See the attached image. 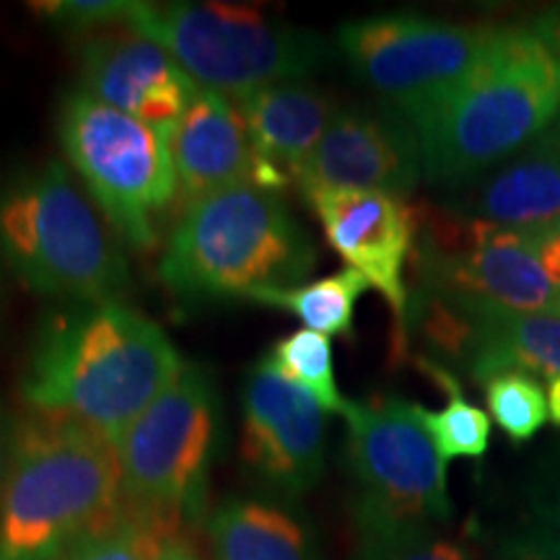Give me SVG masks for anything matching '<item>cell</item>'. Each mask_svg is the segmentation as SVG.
<instances>
[{
	"instance_id": "cell-1",
	"label": "cell",
	"mask_w": 560,
	"mask_h": 560,
	"mask_svg": "<svg viewBox=\"0 0 560 560\" xmlns=\"http://www.w3.org/2000/svg\"><path fill=\"white\" fill-rule=\"evenodd\" d=\"M182 366L166 332L122 301H60L32 335L21 400L115 446Z\"/></svg>"
},
{
	"instance_id": "cell-2",
	"label": "cell",
	"mask_w": 560,
	"mask_h": 560,
	"mask_svg": "<svg viewBox=\"0 0 560 560\" xmlns=\"http://www.w3.org/2000/svg\"><path fill=\"white\" fill-rule=\"evenodd\" d=\"M560 112V58L535 30L501 26L457 86L410 117L423 177L462 187L540 136Z\"/></svg>"
},
{
	"instance_id": "cell-3",
	"label": "cell",
	"mask_w": 560,
	"mask_h": 560,
	"mask_svg": "<svg viewBox=\"0 0 560 560\" xmlns=\"http://www.w3.org/2000/svg\"><path fill=\"white\" fill-rule=\"evenodd\" d=\"M115 446L66 418L16 423L0 490V560H60L125 516Z\"/></svg>"
},
{
	"instance_id": "cell-4",
	"label": "cell",
	"mask_w": 560,
	"mask_h": 560,
	"mask_svg": "<svg viewBox=\"0 0 560 560\" xmlns=\"http://www.w3.org/2000/svg\"><path fill=\"white\" fill-rule=\"evenodd\" d=\"M317 268V247L280 192L242 182L187 202L159 262L185 306L293 289Z\"/></svg>"
},
{
	"instance_id": "cell-5",
	"label": "cell",
	"mask_w": 560,
	"mask_h": 560,
	"mask_svg": "<svg viewBox=\"0 0 560 560\" xmlns=\"http://www.w3.org/2000/svg\"><path fill=\"white\" fill-rule=\"evenodd\" d=\"M0 257L39 296L122 301L130 289L120 240L62 161L0 190Z\"/></svg>"
},
{
	"instance_id": "cell-6",
	"label": "cell",
	"mask_w": 560,
	"mask_h": 560,
	"mask_svg": "<svg viewBox=\"0 0 560 560\" xmlns=\"http://www.w3.org/2000/svg\"><path fill=\"white\" fill-rule=\"evenodd\" d=\"M130 26L164 47L200 89L234 102L306 81L332 58L322 34L244 5L143 3Z\"/></svg>"
},
{
	"instance_id": "cell-7",
	"label": "cell",
	"mask_w": 560,
	"mask_h": 560,
	"mask_svg": "<svg viewBox=\"0 0 560 560\" xmlns=\"http://www.w3.org/2000/svg\"><path fill=\"white\" fill-rule=\"evenodd\" d=\"M219 439V387L200 363H185L115 441L125 509L177 532L198 522Z\"/></svg>"
},
{
	"instance_id": "cell-8",
	"label": "cell",
	"mask_w": 560,
	"mask_h": 560,
	"mask_svg": "<svg viewBox=\"0 0 560 560\" xmlns=\"http://www.w3.org/2000/svg\"><path fill=\"white\" fill-rule=\"evenodd\" d=\"M58 140L120 244L156 249L159 223L179 192L170 132L75 89L60 102Z\"/></svg>"
},
{
	"instance_id": "cell-9",
	"label": "cell",
	"mask_w": 560,
	"mask_h": 560,
	"mask_svg": "<svg viewBox=\"0 0 560 560\" xmlns=\"http://www.w3.org/2000/svg\"><path fill=\"white\" fill-rule=\"evenodd\" d=\"M346 462L359 535L441 527L454 516L446 462L423 423V405L374 397L346 410Z\"/></svg>"
},
{
	"instance_id": "cell-10",
	"label": "cell",
	"mask_w": 560,
	"mask_h": 560,
	"mask_svg": "<svg viewBox=\"0 0 560 560\" xmlns=\"http://www.w3.org/2000/svg\"><path fill=\"white\" fill-rule=\"evenodd\" d=\"M410 291L499 306L509 312H560V291L537 260V231L465 219L446 208H418Z\"/></svg>"
},
{
	"instance_id": "cell-11",
	"label": "cell",
	"mask_w": 560,
	"mask_h": 560,
	"mask_svg": "<svg viewBox=\"0 0 560 560\" xmlns=\"http://www.w3.org/2000/svg\"><path fill=\"white\" fill-rule=\"evenodd\" d=\"M499 30L408 11L376 13L346 21L338 47L382 104L410 120L478 66Z\"/></svg>"
},
{
	"instance_id": "cell-12",
	"label": "cell",
	"mask_w": 560,
	"mask_h": 560,
	"mask_svg": "<svg viewBox=\"0 0 560 560\" xmlns=\"http://www.w3.org/2000/svg\"><path fill=\"white\" fill-rule=\"evenodd\" d=\"M325 450L327 410L265 355L242 389L244 472L272 499L296 501L325 472Z\"/></svg>"
},
{
	"instance_id": "cell-13",
	"label": "cell",
	"mask_w": 560,
	"mask_h": 560,
	"mask_svg": "<svg viewBox=\"0 0 560 560\" xmlns=\"http://www.w3.org/2000/svg\"><path fill=\"white\" fill-rule=\"evenodd\" d=\"M304 200L322 223L327 244L389 304L395 317L392 350L397 361L405 359L408 268L418 242V208L408 198L366 190H322Z\"/></svg>"
},
{
	"instance_id": "cell-14",
	"label": "cell",
	"mask_w": 560,
	"mask_h": 560,
	"mask_svg": "<svg viewBox=\"0 0 560 560\" xmlns=\"http://www.w3.org/2000/svg\"><path fill=\"white\" fill-rule=\"evenodd\" d=\"M423 177L408 117L380 107H340L319 145L293 177L301 198L322 190H366L408 198Z\"/></svg>"
},
{
	"instance_id": "cell-15",
	"label": "cell",
	"mask_w": 560,
	"mask_h": 560,
	"mask_svg": "<svg viewBox=\"0 0 560 560\" xmlns=\"http://www.w3.org/2000/svg\"><path fill=\"white\" fill-rule=\"evenodd\" d=\"M79 91L140 122L172 132L200 86L164 47L130 24L81 34Z\"/></svg>"
},
{
	"instance_id": "cell-16",
	"label": "cell",
	"mask_w": 560,
	"mask_h": 560,
	"mask_svg": "<svg viewBox=\"0 0 560 560\" xmlns=\"http://www.w3.org/2000/svg\"><path fill=\"white\" fill-rule=\"evenodd\" d=\"M441 208L532 234L560 223V112L514 156L454 187Z\"/></svg>"
},
{
	"instance_id": "cell-17",
	"label": "cell",
	"mask_w": 560,
	"mask_h": 560,
	"mask_svg": "<svg viewBox=\"0 0 560 560\" xmlns=\"http://www.w3.org/2000/svg\"><path fill=\"white\" fill-rule=\"evenodd\" d=\"M236 104L255 145V185L272 192L293 185L296 172L340 112V104L327 91L306 81L276 83Z\"/></svg>"
},
{
	"instance_id": "cell-18",
	"label": "cell",
	"mask_w": 560,
	"mask_h": 560,
	"mask_svg": "<svg viewBox=\"0 0 560 560\" xmlns=\"http://www.w3.org/2000/svg\"><path fill=\"white\" fill-rule=\"evenodd\" d=\"M177 190L187 202L257 177V156L240 104L200 89L170 132Z\"/></svg>"
},
{
	"instance_id": "cell-19",
	"label": "cell",
	"mask_w": 560,
	"mask_h": 560,
	"mask_svg": "<svg viewBox=\"0 0 560 560\" xmlns=\"http://www.w3.org/2000/svg\"><path fill=\"white\" fill-rule=\"evenodd\" d=\"M441 301L465 317L467 340L457 369L467 380L486 387L509 371L545 376L550 382L560 376V312H509L452 299Z\"/></svg>"
},
{
	"instance_id": "cell-20",
	"label": "cell",
	"mask_w": 560,
	"mask_h": 560,
	"mask_svg": "<svg viewBox=\"0 0 560 560\" xmlns=\"http://www.w3.org/2000/svg\"><path fill=\"white\" fill-rule=\"evenodd\" d=\"M210 560H325L317 529L285 501L231 495L206 520Z\"/></svg>"
},
{
	"instance_id": "cell-21",
	"label": "cell",
	"mask_w": 560,
	"mask_h": 560,
	"mask_svg": "<svg viewBox=\"0 0 560 560\" xmlns=\"http://www.w3.org/2000/svg\"><path fill=\"white\" fill-rule=\"evenodd\" d=\"M371 289L366 278L355 270H340L335 276L312 280V283L293 285V289L260 291L249 301L272 310L291 312L299 322H304L306 330L338 338H353L355 304Z\"/></svg>"
},
{
	"instance_id": "cell-22",
	"label": "cell",
	"mask_w": 560,
	"mask_h": 560,
	"mask_svg": "<svg viewBox=\"0 0 560 560\" xmlns=\"http://www.w3.org/2000/svg\"><path fill=\"white\" fill-rule=\"evenodd\" d=\"M416 366L446 392V405L436 412L423 408V423L429 429L441 459H480L490 446V416L475 408L462 395L454 371L429 359H416Z\"/></svg>"
},
{
	"instance_id": "cell-23",
	"label": "cell",
	"mask_w": 560,
	"mask_h": 560,
	"mask_svg": "<svg viewBox=\"0 0 560 560\" xmlns=\"http://www.w3.org/2000/svg\"><path fill=\"white\" fill-rule=\"evenodd\" d=\"M268 355L291 382L310 392L327 412L346 416L350 400L340 395L338 380H335L330 338L312 330H296L280 338Z\"/></svg>"
},
{
	"instance_id": "cell-24",
	"label": "cell",
	"mask_w": 560,
	"mask_h": 560,
	"mask_svg": "<svg viewBox=\"0 0 560 560\" xmlns=\"http://www.w3.org/2000/svg\"><path fill=\"white\" fill-rule=\"evenodd\" d=\"M486 405L495 425L514 441L527 444L550 418L545 392L535 376L509 371L486 384Z\"/></svg>"
},
{
	"instance_id": "cell-25",
	"label": "cell",
	"mask_w": 560,
	"mask_h": 560,
	"mask_svg": "<svg viewBox=\"0 0 560 560\" xmlns=\"http://www.w3.org/2000/svg\"><path fill=\"white\" fill-rule=\"evenodd\" d=\"M359 537L353 560H480L472 548L439 527H400Z\"/></svg>"
},
{
	"instance_id": "cell-26",
	"label": "cell",
	"mask_w": 560,
	"mask_h": 560,
	"mask_svg": "<svg viewBox=\"0 0 560 560\" xmlns=\"http://www.w3.org/2000/svg\"><path fill=\"white\" fill-rule=\"evenodd\" d=\"M177 535L182 532L125 511L115 527L91 537L60 560H156L166 540Z\"/></svg>"
},
{
	"instance_id": "cell-27",
	"label": "cell",
	"mask_w": 560,
	"mask_h": 560,
	"mask_svg": "<svg viewBox=\"0 0 560 560\" xmlns=\"http://www.w3.org/2000/svg\"><path fill=\"white\" fill-rule=\"evenodd\" d=\"M140 5H143L140 0H45L34 3L32 11L50 26L81 37L104 26L130 24Z\"/></svg>"
},
{
	"instance_id": "cell-28",
	"label": "cell",
	"mask_w": 560,
	"mask_h": 560,
	"mask_svg": "<svg viewBox=\"0 0 560 560\" xmlns=\"http://www.w3.org/2000/svg\"><path fill=\"white\" fill-rule=\"evenodd\" d=\"M488 560H560V535L542 527H527L499 537Z\"/></svg>"
},
{
	"instance_id": "cell-29",
	"label": "cell",
	"mask_w": 560,
	"mask_h": 560,
	"mask_svg": "<svg viewBox=\"0 0 560 560\" xmlns=\"http://www.w3.org/2000/svg\"><path fill=\"white\" fill-rule=\"evenodd\" d=\"M532 516H535L537 527L560 535V475L542 482L532 495Z\"/></svg>"
},
{
	"instance_id": "cell-30",
	"label": "cell",
	"mask_w": 560,
	"mask_h": 560,
	"mask_svg": "<svg viewBox=\"0 0 560 560\" xmlns=\"http://www.w3.org/2000/svg\"><path fill=\"white\" fill-rule=\"evenodd\" d=\"M537 260H540L550 283L560 291V223L537 231Z\"/></svg>"
},
{
	"instance_id": "cell-31",
	"label": "cell",
	"mask_w": 560,
	"mask_h": 560,
	"mask_svg": "<svg viewBox=\"0 0 560 560\" xmlns=\"http://www.w3.org/2000/svg\"><path fill=\"white\" fill-rule=\"evenodd\" d=\"M13 436H16V423H13L9 410L0 402V490H3L5 475H9L11 454H13Z\"/></svg>"
},
{
	"instance_id": "cell-32",
	"label": "cell",
	"mask_w": 560,
	"mask_h": 560,
	"mask_svg": "<svg viewBox=\"0 0 560 560\" xmlns=\"http://www.w3.org/2000/svg\"><path fill=\"white\" fill-rule=\"evenodd\" d=\"M156 560H202V558L198 556V550L192 548V542L187 540L185 535H177L172 537V540H166Z\"/></svg>"
},
{
	"instance_id": "cell-33",
	"label": "cell",
	"mask_w": 560,
	"mask_h": 560,
	"mask_svg": "<svg viewBox=\"0 0 560 560\" xmlns=\"http://www.w3.org/2000/svg\"><path fill=\"white\" fill-rule=\"evenodd\" d=\"M535 32L548 42L550 50L560 58V9L545 13V16L535 24Z\"/></svg>"
},
{
	"instance_id": "cell-34",
	"label": "cell",
	"mask_w": 560,
	"mask_h": 560,
	"mask_svg": "<svg viewBox=\"0 0 560 560\" xmlns=\"http://www.w3.org/2000/svg\"><path fill=\"white\" fill-rule=\"evenodd\" d=\"M548 412L552 423L560 425V376L548 384Z\"/></svg>"
}]
</instances>
